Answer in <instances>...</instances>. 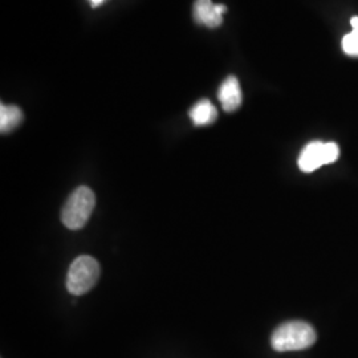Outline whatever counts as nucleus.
Masks as SVG:
<instances>
[{
    "mask_svg": "<svg viewBox=\"0 0 358 358\" xmlns=\"http://www.w3.org/2000/svg\"><path fill=\"white\" fill-rule=\"evenodd\" d=\"M317 340L316 331L304 321H288L275 329L271 337V345L276 352L304 350Z\"/></svg>",
    "mask_w": 358,
    "mask_h": 358,
    "instance_id": "nucleus-1",
    "label": "nucleus"
},
{
    "mask_svg": "<svg viewBox=\"0 0 358 358\" xmlns=\"http://www.w3.org/2000/svg\"><path fill=\"white\" fill-rule=\"evenodd\" d=\"M94 206L96 196L90 187L81 186L76 189L66 199L62 211V220L65 227L69 230L83 229L90 220Z\"/></svg>",
    "mask_w": 358,
    "mask_h": 358,
    "instance_id": "nucleus-2",
    "label": "nucleus"
},
{
    "mask_svg": "<svg viewBox=\"0 0 358 358\" xmlns=\"http://www.w3.org/2000/svg\"><path fill=\"white\" fill-rule=\"evenodd\" d=\"M101 273L99 262L90 255H81L73 260L66 276V289L73 296L90 292L97 284Z\"/></svg>",
    "mask_w": 358,
    "mask_h": 358,
    "instance_id": "nucleus-3",
    "label": "nucleus"
},
{
    "mask_svg": "<svg viewBox=\"0 0 358 358\" xmlns=\"http://www.w3.org/2000/svg\"><path fill=\"white\" fill-rule=\"evenodd\" d=\"M227 7L223 4H214L213 0H195L194 19L198 24L207 28H217L223 23V13Z\"/></svg>",
    "mask_w": 358,
    "mask_h": 358,
    "instance_id": "nucleus-4",
    "label": "nucleus"
},
{
    "mask_svg": "<svg viewBox=\"0 0 358 358\" xmlns=\"http://www.w3.org/2000/svg\"><path fill=\"white\" fill-rule=\"evenodd\" d=\"M297 165L304 173H313L315 170L327 165L325 143L321 141L309 142L299 155Z\"/></svg>",
    "mask_w": 358,
    "mask_h": 358,
    "instance_id": "nucleus-5",
    "label": "nucleus"
},
{
    "mask_svg": "<svg viewBox=\"0 0 358 358\" xmlns=\"http://www.w3.org/2000/svg\"><path fill=\"white\" fill-rule=\"evenodd\" d=\"M217 99L222 103L224 112H235L242 105V90L239 80L235 76H229L220 85Z\"/></svg>",
    "mask_w": 358,
    "mask_h": 358,
    "instance_id": "nucleus-6",
    "label": "nucleus"
},
{
    "mask_svg": "<svg viewBox=\"0 0 358 358\" xmlns=\"http://www.w3.org/2000/svg\"><path fill=\"white\" fill-rule=\"evenodd\" d=\"M189 115H190L194 125L207 127L217 121V108L208 100H201L192 106L189 112Z\"/></svg>",
    "mask_w": 358,
    "mask_h": 358,
    "instance_id": "nucleus-7",
    "label": "nucleus"
},
{
    "mask_svg": "<svg viewBox=\"0 0 358 358\" xmlns=\"http://www.w3.org/2000/svg\"><path fill=\"white\" fill-rule=\"evenodd\" d=\"M23 121V112L15 105L0 106V130L1 133H10L17 128Z\"/></svg>",
    "mask_w": 358,
    "mask_h": 358,
    "instance_id": "nucleus-8",
    "label": "nucleus"
},
{
    "mask_svg": "<svg viewBox=\"0 0 358 358\" xmlns=\"http://www.w3.org/2000/svg\"><path fill=\"white\" fill-rule=\"evenodd\" d=\"M343 50L348 56L358 57V38L353 32L348 34L343 38Z\"/></svg>",
    "mask_w": 358,
    "mask_h": 358,
    "instance_id": "nucleus-9",
    "label": "nucleus"
},
{
    "mask_svg": "<svg viewBox=\"0 0 358 358\" xmlns=\"http://www.w3.org/2000/svg\"><path fill=\"white\" fill-rule=\"evenodd\" d=\"M340 157V148L337 143L334 142H325V159H327V165L333 164Z\"/></svg>",
    "mask_w": 358,
    "mask_h": 358,
    "instance_id": "nucleus-10",
    "label": "nucleus"
},
{
    "mask_svg": "<svg viewBox=\"0 0 358 358\" xmlns=\"http://www.w3.org/2000/svg\"><path fill=\"white\" fill-rule=\"evenodd\" d=\"M350 24L353 27V29L358 28V16H353V17L350 19Z\"/></svg>",
    "mask_w": 358,
    "mask_h": 358,
    "instance_id": "nucleus-11",
    "label": "nucleus"
},
{
    "mask_svg": "<svg viewBox=\"0 0 358 358\" xmlns=\"http://www.w3.org/2000/svg\"><path fill=\"white\" fill-rule=\"evenodd\" d=\"M90 1L93 7H97V6H100L103 3V0H90Z\"/></svg>",
    "mask_w": 358,
    "mask_h": 358,
    "instance_id": "nucleus-12",
    "label": "nucleus"
},
{
    "mask_svg": "<svg viewBox=\"0 0 358 358\" xmlns=\"http://www.w3.org/2000/svg\"><path fill=\"white\" fill-rule=\"evenodd\" d=\"M352 32H353V34H355V35H356V36H357L358 38V28H356V29H353Z\"/></svg>",
    "mask_w": 358,
    "mask_h": 358,
    "instance_id": "nucleus-13",
    "label": "nucleus"
}]
</instances>
